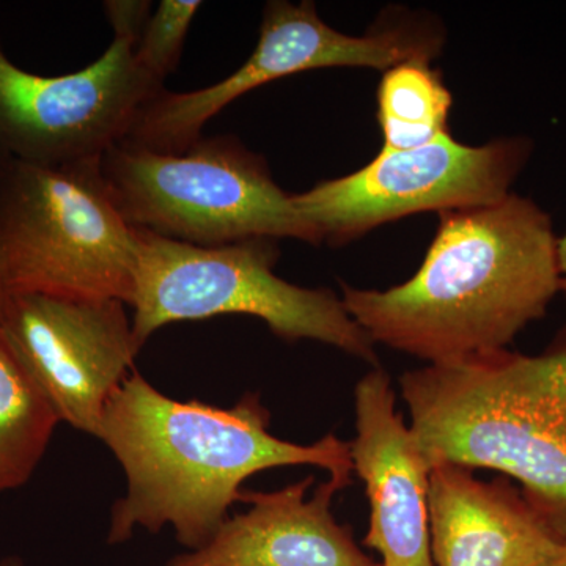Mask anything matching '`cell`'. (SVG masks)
Returning a JSON list of instances; mask_svg holds the SVG:
<instances>
[{
  "label": "cell",
  "mask_w": 566,
  "mask_h": 566,
  "mask_svg": "<svg viewBox=\"0 0 566 566\" xmlns=\"http://www.w3.org/2000/svg\"><path fill=\"white\" fill-rule=\"evenodd\" d=\"M439 216L419 271L385 292L344 283L346 312L375 345L428 365L509 349L560 293L551 216L513 192L494 205Z\"/></svg>",
  "instance_id": "obj_2"
},
{
  "label": "cell",
  "mask_w": 566,
  "mask_h": 566,
  "mask_svg": "<svg viewBox=\"0 0 566 566\" xmlns=\"http://www.w3.org/2000/svg\"><path fill=\"white\" fill-rule=\"evenodd\" d=\"M0 566H24V565H22V562L20 560V558L9 557V558H6V560L0 562Z\"/></svg>",
  "instance_id": "obj_20"
},
{
  "label": "cell",
  "mask_w": 566,
  "mask_h": 566,
  "mask_svg": "<svg viewBox=\"0 0 566 566\" xmlns=\"http://www.w3.org/2000/svg\"><path fill=\"white\" fill-rule=\"evenodd\" d=\"M401 395L431 468L493 469L566 539V327L536 356L510 349L406 371Z\"/></svg>",
  "instance_id": "obj_3"
},
{
  "label": "cell",
  "mask_w": 566,
  "mask_h": 566,
  "mask_svg": "<svg viewBox=\"0 0 566 566\" xmlns=\"http://www.w3.org/2000/svg\"><path fill=\"white\" fill-rule=\"evenodd\" d=\"M202 6L199 0H163L148 18L134 55L156 81L164 82L177 69L193 17Z\"/></svg>",
  "instance_id": "obj_16"
},
{
  "label": "cell",
  "mask_w": 566,
  "mask_h": 566,
  "mask_svg": "<svg viewBox=\"0 0 566 566\" xmlns=\"http://www.w3.org/2000/svg\"><path fill=\"white\" fill-rule=\"evenodd\" d=\"M395 405L390 376L379 365L354 389L356 438L349 450L370 502L363 543L381 554V566H434L428 513L433 468Z\"/></svg>",
  "instance_id": "obj_11"
},
{
  "label": "cell",
  "mask_w": 566,
  "mask_h": 566,
  "mask_svg": "<svg viewBox=\"0 0 566 566\" xmlns=\"http://www.w3.org/2000/svg\"><path fill=\"white\" fill-rule=\"evenodd\" d=\"M137 268L129 307L144 346L167 324L218 315L263 319L283 340H315L378 367L375 344L326 289H303L274 274V238L203 248L136 229Z\"/></svg>",
  "instance_id": "obj_5"
},
{
  "label": "cell",
  "mask_w": 566,
  "mask_h": 566,
  "mask_svg": "<svg viewBox=\"0 0 566 566\" xmlns=\"http://www.w3.org/2000/svg\"><path fill=\"white\" fill-rule=\"evenodd\" d=\"M271 415L259 395L233 408L178 401L137 370L104 409L96 438L125 471V497L112 506L109 545L128 542L136 528H174L177 542L207 545L240 502L249 476L282 465H315L342 488L352 483L349 442L324 436L301 446L270 433Z\"/></svg>",
  "instance_id": "obj_1"
},
{
  "label": "cell",
  "mask_w": 566,
  "mask_h": 566,
  "mask_svg": "<svg viewBox=\"0 0 566 566\" xmlns=\"http://www.w3.org/2000/svg\"><path fill=\"white\" fill-rule=\"evenodd\" d=\"M136 229L96 161L41 167L0 151V279L7 294L128 305Z\"/></svg>",
  "instance_id": "obj_4"
},
{
  "label": "cell",
  "mask_w": 566,
  "mask_h": 566,
  "mask_svg": "<svg viewBox=\"0 0 566 566\" xmlns=\"http://www.w3.org/2000/svg\"><path fill=\"white\" fill-rule=\"evenodd\" d=\"M430 63L416 59L385 71L376 96L382 150H415L447 134L452 93Z\"/></svg>",
  "instance_id": "obj_15"
},
{
  "label": "cell",
  "mask_w": 566,
  "mask_h": 566,
  "mask_svg": "<svg viewBox=\"0 0 566 566\" xmlns=\"http://www.w3.org/2000/svg\"><path fill=\"white\" fill-rule=\"evenodd\" d=\"M7 297L9 294L3 289L2 279H0V322H2L3 311H6Z\"/></svg>",
  "instance_id": "obj_19"
},
{
  "label": "cell",
  "mask_w": 566,
  "mask_h": 566,
  "mask_svg": "<svg viewBox=\"0 0 566 566\" xmlns=\"http://www.w3.org/2000/svg\"><path fill=\"white\" fill-rule=\"evenodd\" d=\"M61 419L0 331V494L36 471Z\"/></svg>",
  "instance_id": "obj_14"
},
{
  "label": "cell",
  "mask_w": 566,
  "mask_h": 566,
  "mask_svg": "<svg viewBox=\"0 0 566 566\" xmlns=\"http://www.w3.org/2000/svg\"><path fill=\"white\" fill-rule=\"evenodd\" d=\"M117 300L9 294L0 331L61 422L98 434L142 346Z\"/></svg>",
  "instance_id": "obj_10"
},
{
  "label": "cell",
  "mask_w": 566,
  "mask_h": 566,
  "mask_svg": "<svg viewBox=\"0 0 566 566\" xmlns=\"http://www.w3.org/2000/svg\"><path fill=\"white\" fill-rule=\"evenodd\" d=\"M102 57L76 73L40 76L0 43V151L41 167L96 161L132 133L164 91L134 55L140 33L112 31Z\"/></svg>",
  "instance_id": "obj_9"
},
{
  "label": "cell",
  "mask_w": 566,
  "mask_h": 566,
  "mask_svg": "<svg viewBox=\"0 0 566 566\" xmlns=\"http://www.w3.org/2000/svg\"><path fill=\"white\" fill-rule=\"evenodd\" d=\"M532 150L526 136L472 147L447 133L415 150H381L357 172L292 193V200L318 245H344L416 212L441 214L501 202Z\"/></svg>",
  "instance_id": "obj_8"
},
{
  "label": "cell",
  "mask_w": 566,
  "mask_h": 566,
  "mask_svg": "<svg viewBox=\"0 0 566 566\" xmlns=\"http://www.w3.org/2000/svg\"><path fill=\"white\" fill-rule=\"evenodd\" d=\"M546 566H566V539L562 543L557 556L553 558Z\"/></svg>",
  "instance_id": "obj_18"
},
{
  "label": "cell",
  "mask_w": 566,
  "mask_h": 566,
  "mask_svg": "<svg viewBox=\"0 0 566 566\" xmlns=\"http://www.w3.org/2000/svg\"><path fill=\"white\" fill-rule=\"evenodd\" d=\"M99 167L134 229L203 248L252 238L318 245L266 159L237 137H202L182 153L120 142L104 153Z\"/></svg>",
  "instance_id": "obj_6"
},
{
  "label": "cell",
  "mask_w": 566,
  "mask_h": 566,
  "mask_svg": "<svg viewBox=\"0 0 566 566\" xmlns=\"http://www.w3.org/2000/svg\"><path fill=\"white\" fill-rule=\"evenodd\" d=\"M314 476L274 491L243 490L248 512L229 517L203 547L170 558L167 566H381L354 542L352 528L333 515L337 482Z\"/></svg>",
  "instance_id": "obj_12"
},
{
  "label": "cell",
  "mask_w": 566,
  "mask_h": 566,
  "mask_svg": "<svg viewBox=\"0 0 566 566\" xmlns=\"http://www.w3.org/2000/svg\"><path fill=\"white\" fill-rule=\"evenodd\" d=\"M428 513L434 566H546L564 543L506 476L464 465H433Z\"/></svg>",
  "instance_id": "obj_13"
},
{
  "label": "cell",
  "mask_w": 566,
  "mask_h": 566,
  "mask_svg": "<svg viewBox=\"0 0 566 566\" xmlns=\"http://www.w3.org/2000/svg\"><path fill=\"white\" fill-rule=\"evenodd\" d=\"M441 21L405 9L387 10L365 35H346L322 20L314 2H268L255 50L234 73L200 91L166 88L137 115L123 142L159 153H182L202 139L205 125L248 92L304 71L365 66L389 70L433 61L444 46Z\"/></svg>",
  "instance_id": "obj_7"
},
{
  "label": "cell",
  "mask_w": 566,
  "mask_h": 566,
  "mask_svg": "<svg viewBox=\"0 0 566 566\" xmlns=\"http://www.w3.org/2000/svg\"><path fill=\"white\" fill-rule=\"evenodd\" d=\"M558 268H560V281L562 289L560 293L564 294L566 300V232L564 237H558Z\"/></svg>",
  "instance_id": "obj_17"
}]
</instances>
